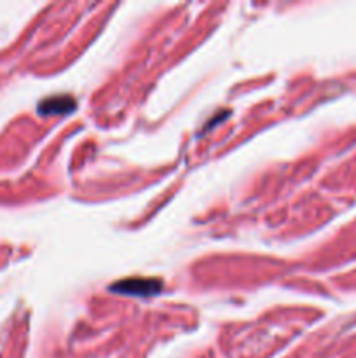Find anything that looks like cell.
Wrapping results in <instances>:
<instances>
[{
  "label": "cell",
  "instance_id": "1",
  "mask_svg": "<svg viewBox=\"0 0 356 358\" xmlns=\"http://www.w3.org/2000/svg\"><path fill=\"white\" fill-rule=\"evenodd\" d=\"M112 290H117L126 296H156L161 290V283L156 280H128L112 285Z\"/></svg>",
  "mask_w": 356,
  "mask_h": 358
},
{
  "label": "cell",
  "instance_id": "2",
  "mask_svg": "<svg viewBox=\"0 0 356 358\" xmlns=\"http://www.w3.org/2000/svg\"><path fill=\"white\" fill-rule=\"evenodd\" d=\"M75 108V101L72 100V96H54L49 98V100L42 101L38 110L40 114H65V112H72Z\"/></svg>",
  "mask_w": 356,
  "mask_h": 358
}]
</instances>
